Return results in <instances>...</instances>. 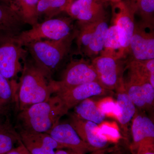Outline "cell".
Masks as SVG:
<instances>
[{"label": "cell", "instance_id": "6da1fadb", "mask_svg": "<svg viewBox=\"0 0 154 154\" xmlns=\"http://www.w3.org/2000/svg\"><path fill=\"white\" fill-rule=\"evenodd\" d=\"M75 30L69 36L58 40H42L25 45L32 57L33 63L41 71L48 82L69 52L72 42L75 39Z\"/></svg>", "mask_w": 154, "mask_h": 154}, {"label": "cell", "instance_id": "7a4b0ae2", "mask_svg": "<svg viewBox=\"0 0 154 154\" xmlns=\"http://www.w3.org/2000/svg\"><path fill=\"white\" fill-rule=\"evenodd\" d=\"M57 96L18 111L16 128L19 130L48 133L64 115Z\"/></svg>", "mask_w": 154, "mask_h": 154}, {"label": "cell", "instance_id": "3957f363", "mask_svg": "<svg viewBox=\"0 0 154 154\" xmlns=\"http://www.w3.org/2000/svg\"><path fill=\"white\" fill-rule=\"evenodd\" d=\"M23 61L22 76L18 84L17 112L30 105L48 101L53 94L48 80L33 61L25 58Z\"/></svg>", "mask_w": 154, "mask_h": 154}, {"label": "cell", "instance_id": "277c9868", "mask_svg": "<svg viewBox=\"0 0 154 154\" xmlns=\"http://www.w3.org/2000/svg\"><path fill=\"white\" fill-rule=\"evenodd\" d=\"M71 17L51 19L38 23L30 30L22 31L12 37L14 41L25 47L33 42L42 40H58L69 36L75 30Z\"/></svg>", "mask_w": 154, "mask_h": 154}, {"label": "cell", "instance_id": "5b68a950", "mask_svg": "<svg viewBox=\"0 0 154 154\" xmlns=\"http://www.w3.org/2000/svg\"><path fill=\"white\" fill-rule=\"evenodd\" d=\"M93 82H100L98 74L91 63L82 58L73 60L69 63L60 80H52L49 83L53 93L56 94Z\"/></svg>", "mask_w": 154, "mask_h": 154}, {"label": "cell", "instance_id": "8992f818", "mask_svg": "<svg viewBox=\"0 0 154 154\" xmlns=\"http://www.w3.org/2000/svg\"><path fill=\"white\" fill-rule=\"evenodd\" d=\"M12 36L3 33L0 42V74L8 80H15L22 72L21 60L25 59L27 50L14 41Z\"/></svg>", "mask_w": 154, "mask_h": 154}, {"label": "cell", "instance_id": "52a82bcc", "mask_svg": "<svg viewBox=\"0 0 154 154\" xmlns=\"http://www.w3.org/2000/svg\"><path fill=\"white\" fill-rule=\"evenodd\" d=\"M91 63L98 74L100 82L107 90L115 91L123 80L126 61L99 55L92 60Z\"/></svg>", "mask_w": 154, "mask_h": 154}, {"label": "cell", "instance_id": "ba28073f", "mask_svg": "<svg viewBox=\"0 0 154 154\" xmlns=\"http://www.w3.org/2000/svg\"><path fill=\"white\" fill-rule=\"evenodd\" d=\"M112 92L106 89L100 82H93L58 92L56 95L60 100L65 115L70 109L84 100L93 96H105Z\"/></svg>", "mask_w": 154, "mask_h": 154}, {"label": "cell", "instance_id": "9c48e42d", "mask_svg": "<svg viewBox=\"0 0 154 154\" xmlns=\"http://www.w3.org/2000/svg\"><path fill=\"white\" fill-rule=\"evenodd\" d=\"M112 5L111 22L116 26L120 44L127 56L135 27L134 14L124 0Z\"/></svg>", "mask_w": 154, "mask_h": 154}, {"label": "cell", "instance_id": "30bf717a", "mask_svg": "<svg viewBox=\"0 0 154 154\" xmlns=\"http://www.w3.org/2000/svg\"><path fill=\"white\" fill-rule=\"evenodd\" d=\"M154 28L140 23L135 24L130 44L128 60H145L154 59Z\"/></svg>", "mask_w": 154, "mask_h": 154}, {"label": "cell", "instance_id": "8fae6325", "mask_svg": "<svg viewBox=\"0 0 154 154\" xmlns=\"http://www.w3.org/2000/svg\"><path fill=\"white\" fill-rule=\"evenodd\" d=\"M66 13L80 23H94L107 18L101 0H74Z\"/></svg>", "mask_w": 154, "mask_h": 154}, {"label": "cell", "instance_id": "7c38bea8", "mask_svg": "<svg viewBox=\"0 0 154 154\" xmlns=\"http://www.w3.org/2000/svg\"><path fill=\"white\" fill-rule=\"evenodd\" d=\"M69 124L82 140L95 151L104 149L109 146V140L101 133L98 124L79 118L73 113L70 116Z\"/></svg>", "mask_w": 154, "mask_h": 154}, {"label": "cell", "instance_id": "4fadbf2b", "mask_svg": "<svg viewBox=\"0 0 154 154\" xmlns=\"http://www.w3.org/2000/svg\"><path fill=\"white\" fill-rule=\"evenodd\" d=\"M48 134L64 149L82 154L96 151L82 140L69 123H58Z\"/></svg>", "mask_w": 154, "mask_h": 154}, {"label": "cell", "instance_id": "5bb4252c", "mask_svg": "<svg viewBox=\"0 0 154 154\" xmlns=\"http://www.w3.org/2000/svg\"><path fill=\"white\" fill-rule=\"evenodd\" d=\"M21 142L30 154H54L60 149H64L49 134L19 130Z\"/></svg>", "mask_w": 154, "mask_h": 154}, {"label": "cell", "instance_id": "9a60e30c", "mask_svg": "<svg viewBox=\"0 0 154 154\" xmlns=\"http://www.w3.org/2000/svg\"><path fill=\"white\" fill-rule=\"evenodd\" d=\"M116 93V104L119 112V122L125 139H128V127L136 112V107L127 93L122 80L115 90Z\"/></svg>", "mask_w": 154, "mask_h": 154}, {"label": "cell", "instance_id": "2e32d148", "mask_svg": "<svg viewBox=\"0 0 154 154\" xmlns=\"http://www.w3.org/2000/svg\"><path fill=\"white\" fill-rule=\"evenodd\" d=\"M25 24L17 9L11 5L0 2V32L13 37L22 31Z\"/></svg>", "mask_w": 154, "mask_h": 154}, {"label": "cell", "instance_id": "e0dca14e", "mask_svg": "<svg viewBox=\"0 0 154 154\" xmlns=\"http://www.w3.org/2000/svg\"><path fill=\"white\" fill-rule=\"evenodd\" d=\"M18 84L0 74V116H8L12 110H18Z\"/></svg>", "mask_w": 154, "mask_h": 154}, {"label": "cell", "instance_id": "ac0fdd59", "mask_svg": "<svg viewBox=\"0 0 154 154\" xmlns=\"http://www.w3.org/2000/svg\"><path fill=\"white\" fill-rule=\"evenodd\" d=\"M108 28L107 18L97 22L90 44L84 56L90 58L92 60L100 55L104 48L105 36Z\"/></svg>", "mask_w": 154, "mask_h": 154}, {"label": "cell", "instance_id": "d6986e66", "mask_svg": "<svg viewBox=\"0 0 154 154\" xmlns=\"http://www.w3.org/2000/svg\"><path fill=\"white\" fill-rule=\"evenodd\" d=\"M74 115L82 119L100 124L105 118V112L89 99L84 100L74 107Z\"/></svg>", "mask_w": 154, "mask_h": 154}, {"label": "cell", "instance_id": "ffe728a7", "mask_svg": "<svg viewBox=\"0 0 154 154\" xmlns=\"http://www.w3.org/2000/svg\"><path fill=\"white\" fill-rule=\"evenodd\" d=\"M100 55L111 57L117 60L124 59L127 56L120 44L116 26L113 23L109 26L105 36L104 48Z\"/></svg>", "mask_w": 154, "mask_h": 154}, {"label": "cell", "instance_id": "44dd1931", "mask_svg": "<svg viewBox=\"0 0 154 154\" xmlns=\"http://www.w3.org/2000/svg\"><path fill=\"white\" fill-rule=\"evenodd\" d=\"M134 15L137 14L141 19L143 25L154 28V0H125Z\"/></svg>", "mask_w": 154, "mask_h": 154}, {"label": "cell", "instance_id": "7402d4cb", "mask_svg": "<svg viewBox=\"0 0 154 154\" xmlns=\"http://www.w3.org/2000/svg\"><path fill=\"white\" fill-rule=\"evenodd\" d=\"M74 0H38L37 11L38 18L53 19L62 12H66Z\"/></svg>", "mask_w": 154, "mask_h": 154}, {"label": "cell", "instance_id": "603a6c76", "mask_svg": "<svg viewBox=\"0 0 154 154\" xmlns=\"http://www.w3.org/2000/svg\"><path fill=\"white\" fill-rule=\"evenodd\" d=\"M144 80H147L129 74L128 81H124L125 87L128 95L135 107L140 110L147 109L142 85Z\"/></svg>", "mask_w": 154, "mask_h": 154}, {"label": "cell", "instance_id": "cb8c5ba5", "mask_svg": "<svg viewBox=\"0 0 154 154\" xmlns=\"http://www.w3.org/2000/svg\"><path fill=\"white\" fill-rule=\"evenodd\" d=\"M125 68L129 74L149 81L154 87V59L145 60H127Z\"/></svg>", "mask_w": 154, "mask_h": 154}, {"label": "cell", "instance_id": "d4e9b609", "mask_svg": "<svg viewBox=\"0 0 154 154\" xmlns=\"http://www.w3.org/2000/svg\"><path fill=\"white\" fill-rule=\"evenodd\" d=\"M13 6L25 24L33 26L38 22L37 8L38 0H12Z\"/></svg>", "mask_w": 154, "mask_h": 154}, {"label": "cell", "instance_id": "484cf974", "mask_svg": "<svg viewBox=\"0 0 154 154\" xmlns=\"http://www.w3.org/2000/svg\"><path fill=\"white\" fill-rule=\"evenodd\" d=\"M143 114L136 110L132 119L131 127L132 142L130 149L132 154L134 153L140 146L145 145L154 144L150 143L147 139L146 131L144 128L142 120Z\"/></svg>", "mask_w": 154, "mask_h": 154}, {"label": "cell", "instance_id": "4316f807", "mask_svg": "<svg viewBox=\"0 0 154 154\" xmlns=\"http://www.w3.org/2000/svg\"><path fill=\"white\" fill-rule=\"evenodd\" d=\"M20 140L18 133L11 126L0 130V154H5L14 148L17 142Z\"/></svg>", "mask_w": 154, "mask_h": 154}, {"label": "cell", "instance_id": "83f0119b", "mask_svg": "<svg viewBox=\"0 0 154 154\" xmlns=\"http://www.w3.org/2000/svg\"><path fill=\"white\" fill-rule=\"evenodd\" d=\"M133 154H154V144L140 146Z\"/></svg>", "mask_w": 154, "mask_h": 154}, {"label": "cell", "instance_id": "f1b7e54d", "mask_svg": "<svg viewBox=\"0 0 154 154\" xmlns=\"http://www.w3.org/2000/svg\"><path fill=\"white\" fill-rule=\"evenodd\" d=\"M29 152L20 141L19 145L5 154H28Z\"/></svg>", "mask_w": 154, "mask_h": 154}, {"label": "cell", "instance_id": "f546056e", "mask_svg": "<svg viewBox=\"0 0 154 154\" xmlns=\"http://www.w3.org/2000/svg\"><path fill=\"white\" fill-rule=\"evenodd\" d=\"M54 154H82L79 153L77 152L74 151L69 149H67L66 150H64L63 149H58L55 152Z\"/></svg>", "mask_w": 154, "mask_h": 154}, {"label": "cell", "instance_id": "4dcf8cb0", "mask_svg": "<svg viewBox=\"0 0 154 154\" xmlns=\"http://www.w3.org/2000/svg\"><path fill=\"white\" fill-rule=\"evenodd\" d=\"M1 116H0V130L6 128L8 127L11 126V125H10L9 122L6 123H3L2 122V119H1Z\"/></svg>", "mask_w": 154, "mask_h": 154}, {"label": "cell", "instance_id": "1f68e13d", "mask_svg": "<svg viewBox=\"0 0 154 154\" xmlns=\"http://www.w3.org/2000/svg\"><path fill=\"white\" fill-rule=\"evenodd\" d=\"M101 1L104 3L106 2H109L111 3L112 5V4H115V3L120 2V1H122V0H101Z\"/></svg>", "mask_w": 154, "mask_h": 154}, {"label": "cell", "instance_id": "d6a6232c", "mask_svg": "<svg viewBox=\"0 0 154 154\" xmlns=\"http://www.w3.org/2000/svg\"><path fill=\"white\" fill-rule=\"evenodd\" d=\"M0 2L7 3V4H9V5L13 6L12 0H0Z\"/></svg>", "mask_w": 154, "mask_h": 154}, {"label": "cell", "instance_id": "836d02e7", "mask_svg": "<svg viewBox=\"0 0 154 154\" xmlns=\"http://www.w3.org/2000/svg\"><path fill=\"white\" fill-rule=\"evenodd\" d=\"M104 149L100 150H99V154H105V153H104ZM91 154H99V153H98V151H96L94 152H93L91 153Z\"/></svg>", "mask_w": 154, "mask_h": 154}, {"label": "cell", "instance_id": "e575fe53", "mask_svg": "<svg viewBox=\"0 0 154 154\" xmlns=\"http://www.w3.org/2000/svg\"><path fill=\"white\" fill-rule=\"evenodd\" d=\"M2 33L0 32V42H1V39H2Z\"/></svg>", "mask_w": 154, "mask_h": 154}, {"label": "cell", "instance_id": "d590c367", "mask_svg": "<svg viewBox=\"0 0 154 154\" xmlns=\"http://www.w3.org/2000/svg\"><path fill=\"white\" fill-rule=\"evenodd\" d=\"M30 154V153H29V154Z\"/></svg>", "mask_w": 154, "mask_h": 154}]
</instances>
